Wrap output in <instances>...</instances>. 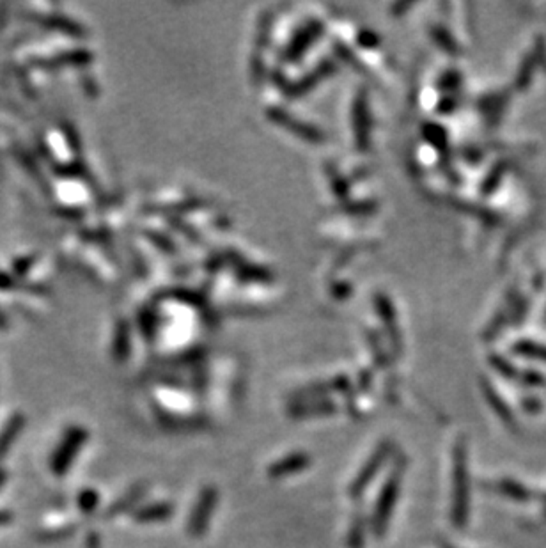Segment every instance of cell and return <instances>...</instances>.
I'll return each mask as SVG.
<instances>
[{
	"instance_id": "5",
	"label": "cell",
	"mask_w": 546,
	"mask_h": 548,
	"mask_svg": "<svg viewBox=\"0 0 546 548\" xmlns=\"http://www.w3.org/2000/svg\"><path fill=\"white\" fill-rule=\"evenodd\" d=\"M311 463L312 458L309 453L296 451L271 463L270 467H268L266 474L270 480H284V477L295 475L298 472H304L305 468L311 467Z\"/></svg>"
},
{
	"instance_id": "4",
	"label": "cell",
	"mask_w": 546,
	"mask_h": 548,
	"mask_svg": "<svg viewBox=\"0 0 546 548\" xmlns=\"http://www.w3.org/2000/svg\"><path fill=\"white\" fill-rule=\"evenodd\" d=\"M219 502V491L215 486H206L201 490L195 508L192 511V516L188 518V532L194 538L203 536L204 532L208 531L210 520L213 516L215 506Z\"/></svg>"
},
{
	"instance_id": "1",
	"label": "cell",
	"mask_w": 546,
	"mask_h": 548,
	"mask_svg": "<svg viewBox=\"0 0 546 548\" xmlns=\"http://www.w3.org/2000/svg\"><path fill=\"white\" fill-rule=\"evenodd\" d=\"M406 467H408V458L403 453H396L392 468H390L389 475L385 477L380 495H378L376 504H374V511H372L371 520H369L371 532L374 534L376 540H383L387 531H389V524L390 520H392L397 499H399L401 484H403Z\"/></svg>"
},
{
	"instance_id": "3",
	"label": "cell",
	"mask_w": 546,
	"mask_h": 548,
	"mask_svg": "<svg viewBox=\"0 0 546 548\" xmlns=\"http://www.w3.org/2000/svg\"><path fill=\"white\" fill-rule=\"evenodd\" d=\"M392 456H396V444L389 439L381 440V442L376 446V449L371 453L367 462L364 463V467L358 471V474L353 477L352 484H349L348 493L353 500H358L362 495H364L365 490L369 488V484L372 483V480L380 474L385 462L389 458H392Z\"/></svg>"
},
{
	"instance_id": "7",
	"label": "cell",
	"mask_w": 546,
	"mask_h": 548,
	"mask_svg": "<svg viewBox=\"0 0 546 548\" xmlns=\"http://www.w3.org/2000/svg\"><path fill=\"white\" fill-rule=\"evenodd\" d=\"M337 406L334 403H314V405H300L296 408H293L289 412V415L295 419H307V417H318V415H332L336 414Z\"/></svg>"
},
{
	"instance_id": "9",
	"label": "cell",
	"mask_w": 546,
	"mask_h": 548,
	"mask_svg": "<svg viewBox=\"0 0 546 548\" xmlns=\"http://www.w3.org/2000/svg\"><path fill=\"white\" fill-rule=\"evenodd\" d=\"M438 545H440V548H457V547H454V545L447 543V541H438Z\"/></svg>"
},
{
	"instance_id": "6",
	"label": "cell",
	"mask_w": 546,
	"mask_h": 548,
	"mask_svg": "<svg viewBox=\"0 0 546 548\" xmlns=\"http://www.w3.org/2000/svg\"><path fill=\"white\" fill-rule=\"evenodd\" d=\"M367 529H371V525H369L367 516H365L361 509V511H356L352 518L348 536H346V547L364 548L365 536H367Z\"/></svg>"
},
{
	"instance_id": "2",
	"label": "cell",
	"mask_w": 546,
	"mask_h": 548,
	"mask_svg": "<svg viewBox=\"0 0 546 548\" xmlns=\"http://www.w3.org/2000/svg\"><path fill=\"white\" fill-rule=\"evenodd\" d=\"M468 520V468H466V440L457 439L453 449V502L451 522L454 529H463Z\"/></svg>"
},
{
	"instance_id": "8",
	"label": "cell",
	"mask_w": 546,
	"mask_h": 548,
	"mask_svg": "<svg viewBox=\"0 0 546 548\" xmlns=\"http://www.w3.org/2000/svg\"><path fill=\"white\" fill-rule=\"evenodd\" d=\"M170 515H172V506L170 504H154V506H151L149 509L142 513L140 518L151 522V520H165Z\"/></svg>"
}]
</instances>
